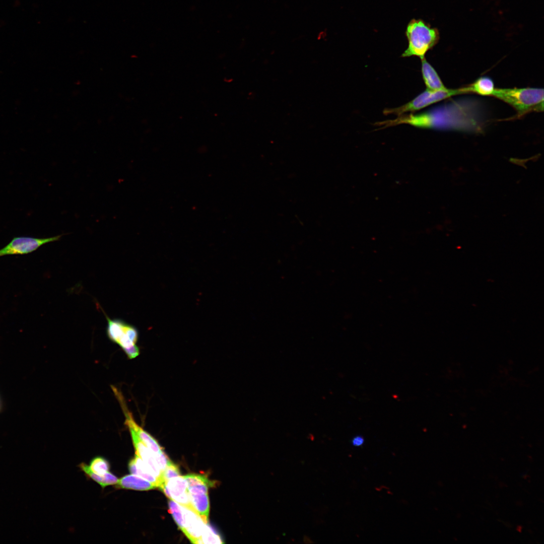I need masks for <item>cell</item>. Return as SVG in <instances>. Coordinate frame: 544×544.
<instances>
[{
	"label": "cell",
	"instance_id": "5bb4252c",
	"mask_svg": "<svg viewBox=\"0 0 544 544\" xmlns=\"http://www.w3.org/2000/svg\"><path fill=\"white\" fill-rule=\"evenodd\" d=\"M106 317L108 323L107 328V335L112 342L117 344L120 337L125 333L128 324L121 319H111L106 315Z\"/></svg>",
	"mask_w": 544,
	"mask_h": 544
},
{
	"label": "cell",
	"instance_id": "d6986e66",
	"mask_svg": "<svg viewBox=\"0 0 544 544\" xmlns=\"http://www.w3.org/2000/svg\"><path fill=\"white\" fill-rule=\"evenodd\" d=\"M179 475H180V471L179 467L170 460L165 469L162 472L160 486L164 482Z\"/></svg>",
	"mask_w": 544,
	"mask_h": 544
},
{
	"label": "cell",
	"instance_id": "2e32d148",
	"mask_svg": "<svg viewBox=\"0 0 544 544\" xmlns=\"http://www.w3.org/2000/svg\"><path fill=\"white\" fill-rule=\"evenodd\" d=\"M168 506L169 511L172 515L174 521L179 528L183 532L184 526L181 506L175 501L169 499Z\"/></svg>",
	"mask_w": 544,
	"mask_h": 544
},
{
	"label": "cell",
	"instance_id": "30bf717a",
	"mask_svg": "<svg viewBox=\"0 0 544 544\" xmlns=\"http://www.w3.org/2000/svg\"><path fill=\"white\" fill-rule=\"evenodd\" d=\"M128 469L131 474L137 475L155 485H160L159 479L155 477L153 470L139 456L135 455L128 463Z\"/></svg>",
	"mask_w": 544,
	"mask_h": 544
},
{
	"label": "cell",
	"instance_id": "3957f363",
	"mask_svg": "<svg viewBox=\"0 0 544 544\" xmlns=\"http://www.w3.org/2000/svg\"><path fill=\"white\" fill-rule=\"evenodd\" d=\"M408 47L402 57L416 56L421 60L426 53L437 43L439 35L437 29L421 19H412L408 23L405 31Z\"/></svg>",
	"mask_w": 544,
	"mask_h": 544
},
{
	"label": "cell",
	"instance_id": "4fadbf2b",
	"mask_svg": "<svg viewBox=\"0 0 544 544\" xmlns=\"http://www.w3.org/2000/svg\"><path fill=\"white\" fill-rule=\"evenodd\" d=\"M463 88L465 93L471 92L484 96H491L495 89L493 81L488 77H480Z\"/></svg>",
	"mask_w": 544,
	"mask_h": 544
},
{
	"label": "cell",
	"instance_id": "7c38bea8",
	"mask_svg": "<svg viewBox=\"0 0 544 544\" xmlns=\"http://www.w3.org/2000/svg\"><path fill=\"white\" fill-rule=\"evenodd\" d=\"M116 485L118 488L138 491H148L157 488L150 482L134 474L123 476L118 479Z\"/></svg>",
	"mask_w": 544,
	"mask_h": 544
},
{
	"label": "cell",
	"instance_id": "e0dca14e",
	"mask_svg": "<svg viewBox=\"0 0 544 544\" xmlns=\"http://www.w3.org/2000/svg\"><path fill=\"white\" fill-rule=\"evenodd\" d=\"M89 466L92 472L99 475H104L109 471L110 468L108 461L100 456L94 458L91 461Z\"/></svg>",
	"mask_w": 544,
	"mask_h": 544
},
{
	"label": "cell",
	"instance_id": "ffe728a7",
	"mask_svg": "<svg viewBox=\"0 0 544 544\" xmlns=\"http://www.w3.org/2000/svg\"><path fill=\"white\" fill-rule=\"evenodd\" d=\"M123 351L130 359L137 357L140 354V349L136 345Z\"/></svg>",
	"mask_w": 544,
	"mask_h": 544
},
{
	"label": "cell",
	"instance_id": "ac0fdd59",
	"mask_svg": "<svg viewBox=\"0 0 544 544\" xmlns=\"http://www.w3.org/2000/svg\"><path fill=\"white\" fill-rule=\"evenodd\" d=\"M220 536L208 525L205 524L200 538V543H222Z\"/></svg>",
	"mask_w": 544,
	"mask_h": 544
},
{
	"label": "cell",
	"instance_id": "6da1fadb",
	"mask_svg": "<svg viewBox=\"0 0 544 544\" xmlns=\"http://www.w3.org/2000/svg\"><path fill=\"white\" fill-rule=\"evenodd\" d=\"M407 124L416 127L439 130L479 132L485 120L482 106L472 99L452 101L419 114L400 115L396 118L378 122L384 127Z\"/></svg>",
	"mask_w": 544,
	"mask_h": 544
},
{
	"label": "cell",
	"instance_id": "9c48e42d",
	"mask_svg": "<svg viewBox=\"0 0 544 544\" xmlns=\"http://www.w3.org/2000/svg\"><path fill=\"white\" fill-rule=\"evenodd\" d=\"M188 492L193 511L195 512L206 523H208L210 511L208 490L195 489Z\"/></svg>",
	"mask_w": 544,
	"mask_h": 544
},
{
	"label": "cell",
	"instance_id": "9a60e30c",
	"mask_svg": "<svg viewBox=\"0 0 544 544\" xmlns=\"http://www.w3.org/2000/svg\"><path fill=\"white\" fill-rule=\"evenodd\" d=\"M80 467L88 477L99 484L102 488L107 486L116 485L118 481V479L109 471L103 475H99L94 473L90 470L89 465L86 463H81Z\"/></svg>",
	"mask_w": 544,
	"mask_h": 544
},
{
	"label": "cell",
	"instance_id": "5b68a950",
	"mask_svg": "<svg viewBox=\"0 0 544 544\" xmlns=\"http://www.w3.org/2000/svg\"><path fill=\"white\" fill-rule=\"evenodd\" d=\"M63 235L61 234L45 238L25 236L15 237L8 244L0 249V257L31 253L44 244L59 240Z\"/></svg>",
	"mask_w": 544,
	"mask_h": 544
},
{
	"label": "cell",
	"instance_id": "277c9868",
	"mask_svg": "<svg viewBox=\"0 0 544 544\" xmlns=\"http://www.w3.org/2000/svg\"><path fill=\"white\" fill-rule=\"evenodd\" d=\"M465 93L463 88L433 91L426 90L407 103L393 109H387L384 114L400 115L408 112L416 111L430 105L452 96Z\"/></svg>",
	"mask_w": 544,
	"mask_h": 544
},
{
	"label": "cell",
	"instance_id": "7402d4cb",
	"mask_svg": "<svg viewBox=\"0 0 544 544\" xmlns=\"http://www.w3.org/2000/svg\"><path fill=\"white\" fill-rule=\"evenodd\" d=\"M1 408H2V403H1V399H0V411L1 410Z\"/></svg>",
	"mask_w": 544,
	"mask_h": 544
},
{
	"label": "cell",
	"instance_id": "8fae6325",
	"mask_svg": "<svg viewBox=\"0 0 544 544\" xmlns=\"http://www.w3.org/2000/svg\"><path fill=\"white\" fill-rule=\"evenodd\" d=\"M422 73L427 89L433 91H446L447 88L434 67L426 60L422 59Z\"/></svg>",
	"mask_w": 544,
	"mask_h": 544
},
{
	"label": "cell",
	"instance_id": "52a82bcc",
	"mask_svg": "<svg viewBox=\"0 0 544 544\" xmlns=\"http://www.w3.org/2000/svg\"><path fill=\"white\" fill-rule=\"evenodd\" d=\"M181 507L184 526L183 532L191 542L200 543V538L206 523L194 511L182 506Z\"/></svg>",
	"mask_w": 544,
	"mask_h": 544
},
{
	"label": "cell",
	"instance_id": "44dd1931",
	"mask_svg": "<svg viewBox=\"0 0 544 544\" xmlns=\"http://www.w3.org/2000/svg\"><path fill=\"white\" fill-rule=\"evenodd\" d=\"M364 438L361 436H355L352 440V444L355 446H360L363 444Z\"/></svg>",
	"mask_w": 544,
	"mask_h": 544
},
{
	"label": "cell",
	"instance_id": "ba28073f",
	"mask_svg": "<svg viewBox=\"0 0 544 544\" xmlns=\"http://www.w3.org/2000/svg\"><path fill=\"white\" fill-rule=\"evenodd\" d=\"M128 429L135 449V454L139 456L151 468L154 472L155 477L159 479L160 484L161 471L156 461L155 454L140 440L132 429Z\"/></svg>",
	"mask_w": 544,
	"mask_h": 544
},
{
	"label": "cell",
	"instance_id": "8992f818",
	"mask_svg": "<svg viewBox=\"0 0 544 544\" xmlns=\"http://www.w3.org/2000/svg\"><path fill=\"white\" fill-rule=\"evenodd\" d=\"M159 488L169 499L193 510L187 488V483L183 476L179 475L165 481L160 485Z\"/></svg>",
	"mask_w": 544,
	"mask_h": 544
},
{
	"label": "cell",
	"instance_id": "7a4b0ae2",
	"mask_svg": "<svg viewBox=\"0 0 544 544\" xmlns=\"http://www.w3.org/2000/svg\"><path fill=\"white\" fill-rule=\"evenodd\" d=\"M511 105L520 118L533 111L543 110V89L536 88H495L492 94Z\"/></svg>",
	"mask_w": 544,
	"mask_h": 544
}]
</instances>
